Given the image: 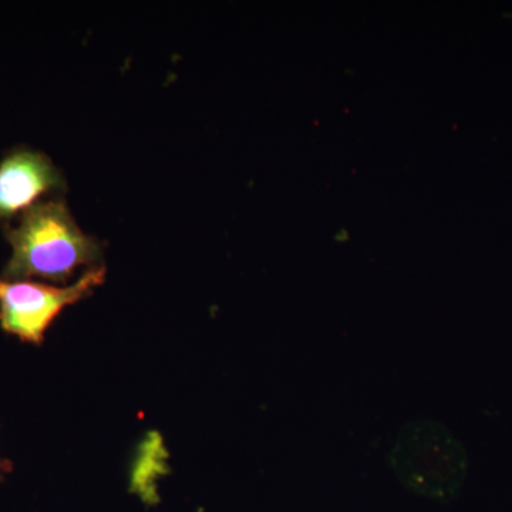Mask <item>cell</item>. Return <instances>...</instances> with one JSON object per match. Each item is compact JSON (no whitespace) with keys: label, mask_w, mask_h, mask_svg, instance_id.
<instances>
[{"label":"cell","mask_w":512,"mask_h":512,"mask_svg":"<svg viewBox=\"0 0 512 512\" xmlns=\"http://www.w3.org/2000/svg\"><path fill=\"white\" fill-rule=\"evenodd\" d=\"M387 458L404 488L436 503H453L466 484V448L437 420L404 424Z\"/></svg>","instance_id":"2"},{"label":"cell","mask_w":512,"mask_h":512,"mask_svg":"<svg viewBox=\"0 0 512 512\" xmlns=\"http://www.w3.org/2000/svg\"><path fill=\"white\" fill-rule=\"evenodd\" d=\"M10 470L9 461L0 460V483L3 481V476Z\"/></svg>","instance_id":"5"},{"label":"cell","mask_w":512,"mask_h":512,"mask_svg":"<svg viewBox=\"0 0 512 512\" xmlns=\"http://www.w3.org/2000/svg\"><path fill=\"white\" fill-rule=\"evenodd\" d=\"M66 188L62 171L45 153L15 148L0 161V224H8L46 195Z\"/></svg>","instance_id":"4"},{"label":"cell","mask_w":512,"mask_h":512,"mask_svg":"<svg viewBox=\"0 0 512 512\" xmlns=\"http://www.w3.org/2000/svg\"><path fill=\"white\" fill-rule=\"evenodd\" d=\"M104 281V266L87 269L76 284L64 288L0 278V326L22 342L40 346L63 309L89 298Z\"/></svg>","instance_id":"3"},{"label":"cell","mask_w":512,"mask_h":512,"mask_svg":"<svg viewBox=\"0 0 512 512\" xmlns=\"http://www.w3.org/2000/svg\"><path fill=\"white\" fill-rule=\"evenodd\" d=\"M12 256L2 272L6 281L30 278L64 284L77 269L97 268L103 259L99 239L77 225L60 198L40 201L19 217L18 225H6Z\"/></svg>","instance_id":"1"}]
</instances>
